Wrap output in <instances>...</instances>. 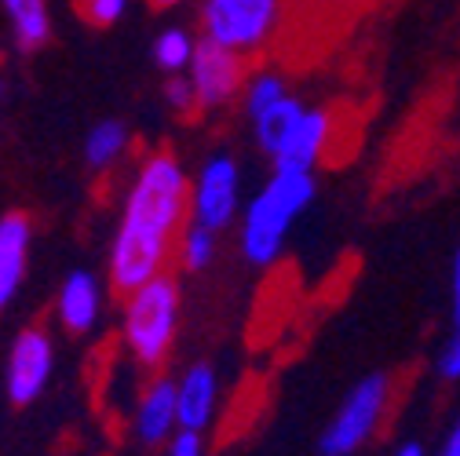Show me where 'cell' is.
Instances as JSON below:
<instances>
[{
    "mask_svg": "<svg viewBox=\"0 0 460 456\" xmlns=\"http://www.w3.org/2000/svg\"><path fill=\"white\" fill-rule=\"evenodd\" d=\"M190 223V172L172 150L139 157L125 183L121 212L106 249V289L128 296L150 277L172 270L176 241Z\"/></svg>",
    "mask_w": 460,
    "mask_h": 456,
    "instance_id": "6da1fadb",
    "label": "cell"
},
{
    "mask_svg": "<svg viewBox=\"0 0 460 456\" xmlns=\"http://www.w3.org/2000/svg\"><path fill=\"white\" fill-rule=\"evenodd\" d=\"M180 325H183V285L172 270L150 277L146 285L121 296V321H118L121 351L146 376L164 373L172 351H176Z\"/></svg>",
    "mask_w": 460,
    "mask_h": 456,
    "instance_id": "7a4b0ae2",
    "label": "cell"
},
{
    "mask_svg": "<svg viewBox=\"0 0 460 456\" xmlns=\"http://www.w3.org/2000/svg\"><path fill=\"white\" fill-rule=\"evenodd\" d=\"M314 172H270V180L245 197L238 215V252L249 267H270L285 252L293 226L314 205Z\"/></svg>",
    "mask_w": 460,
    "mask_h": 456,
    "instance_id": "3957f363",
    "label": "cell"
},
{
    "mask_svg": "<svg viewBox=\"0 0 460 456\" xmlns=\"http://www.w3.org/2000/svg\"><path fill=\"white\" fill-rule=\"evenodd\" d=\"M293 15V0H198L201 40H212L242 59L267 55Z\"/></svg>",
    "mask_w": 460,
    "mask_h": 456,
    "instance_id": "277c9868",
    "label": "cell"
},
{
    "mask_svg": "<svg viewBox=\"0 0 460 456\" xmlns=\"http://www.w3.org/2000/svg\"><path fill=\"white\" fill-rule=\"evenodd\" d=\"M387 406H391V376L387 373L362 376L348 394H343L340 409L325 424V431L318 438V452L322 456H351V452H358L376 434V427L384 424Z\"/></svg>",
    "mask_w": 460,
    "mask_h": 456,
    "instance_id": "5b68a950",
    "label": "cell"
},
{
    "mask_svg": "<svg viewBox=\"0 0 460 456\" xmlns=\"http://www.w3.org/2000/svg\"><path fill=\"white\" fill-rule=\"evenodd\" d=\"M242 205H245V190H242L238 157L226 150L208 153L190 176V223L205 226L212 234H223L238 223Z\"/></svg>",
    "mask_w": 460,
    "mask_h": 456,
    "instance_id": "8992f818",
    "label": "cell"
},
{
    "mask_svg": "<svg viewBox=\"0 0 460 456\" xmlns=\"http://www.w3.org/2000/svg\"><path fill=\"white\" fill-rule=\"evenodd\" d=\"M55 376V336L48 325H22L4 355V394L15 409L40 402Z\"/></svg>",
    "mask_w": 460,
    "mask_h": 456,
    "instance_id": "52a82bcc",
    "label": "cell"
},
{
    "mask_svg": "<svg viewBox=\"0 0 460 456\" xmlns=\"http://www.w3.org/2000/svg\"><path fill=\"white\" fill-rule=\"evenodd\" d=\"M249 59L242 55L226 51L212 40H201L194 59H190V70H187V81L194 88V99H198V113H219L226 106H234L242 99V88L249 81Z\"/></svg>",
    "mask_w": 460,
    "mask_h": 456,
    "instance_id": "ba28073f",
    "label": "cell"
},
{
    "mask_svg": "<svg viewBox=\"0 0 460 456\" xmlns=\"http://www.w3.org/2000/svg\"><path fill=\"white\" fill-rule=\"evenodd\" d=\"M332 128H336V118L325 106H307L304 102V110L296 113L289 132L281 136V143L267 157L270 168L274 172H314V164L332 146Z\"/></svg>",
    "mask_w": 460,
    "mask_h": 456,
    "instance_id": "9c48e42d",
    "label": "cell"
},
{
    "mask_svg": "<svg viewBox=\"0 0 460 456\" xmlns=\"http://www.w3.org/2000/svg\"><path fill=\"white\" fill-rule=\"evenodd\" d=\"M106 311V281L95 270H70L55 293V321L70 336H92Z\"/></svg>",
    "mask_w": 460,
    "mask_h": 456,
    "instance_id": "30bf717a",
    "label": "cell"
},
{
    "mask_svg": "<svg viewBox=\"0 0 460 456\" xmlns=\"http://www.w3.org/2000/svg\"><path fill=\"white\" fill-rule=\"evenodd\" d=\"M219 398H223V383L212 362H190L180 376H176V424L180 431H194V434H208V427L216 424L219 413Z\"/></svg>",
    "mask_w": 460,
    "mask_h": 456,
    "instance_id": "8fae6325",
    "label": "cell"
},
{
    "mask_svg": "<svg viewBox=\"0 0 460 456\" xmlns=\"http://www.w3.org/2000/svg\"><path fill=\"white\" fill-rule=\"evenodd\" d=\"M180 431L176 424V376H150L132 406V434L146 449H164L168 438Z\"/></svg>",
    "mask_w": 460,
    "mask_h": 456,
    "instance_id": "7c38bea8",
    "label": "cell"
},
{
    "mask_svg": "<svg viewBox=\"0 0 460 456\" xmlns=\"http://www.w3.org/2000/svg\"><path fill=\"white\" fill-rule=\"evenodd\" d=\"M30 256H33V219L26 212H4L0 215V314L22 296Z\"/></svg>",
    "mask_w": 460,
    "mask_h": 456,
    "instance_id": "4fadbf2b",
    "label": "cell"
},
{
    "mask_svg": "<svg viewBox=\"0 0 460 456\" xmlns=\"http://www.w3.org/2000/svg\"><path fill=\"white\" fill-rule=\"evenodd\" d=\"M0 8H4L12 40H15L19 51L33 55L51 40L55 22H51V4L48 0H0Z\"/></svg>",
    "mask_w": 460,
    "mask_h": 456,
    "instance_id": "5bb4252c",
    "label": "cell"
},
{
    "mask_svg": "<svg viewBox=\"0 0 460 456\" xmlns=\"http://www.w3.org/2000/svg\"><path fill=\"white\" fill-rule=\"evenodd\" d=\"M128 146H132V128L121 118H102L88 128L81 157H84V164L92 168V172L102 176V172H110V168H118L125 161Z\"/></svg>",
    "mask_w": 460,
    "mask_h": 456,
    "instance_id": "9a60e30c",
    "label": "cell"
},
{
    "mask_svg": "<svg viewBox=\"0 0 460 456\" xmlns=\"http://www.w3.org/2000/svg\"><path fill=\"white\" fill-rule=\"evenodd\" d=\"M201 37H194L187 26H164L154 44H150V55H154V66L164 74V77H180L190 70V59L198 51Z\"/></svg>",
    "mask_w": 460,
    "mask_h": 456,
    "instance_id": "2e32d148",
    "label": "cell"
},
{
    "mask_svg": "<svg viewBox=\"0 0 460 456\" xmlns=\"http://www.w3.org/2000/svg\"><path fill=\"white\" fill-rule=\"evenodd\" d=\"M304 110V99L300 95H285V99H278L274 106H267L263 113H256V118H249V128H252V139H256V146L270 157L274 153V146L281 143V136L289 132V125L296 121V113Z\"/></svg>",
    "mask_w": 460,
    "mask_h": 456,
    "instance_id": "e0dca14e",
    "label": "cell"
},
{
    "mask_svg": "<svg viewBox=\"0 0 460 456\" xmlns=\"http://www.w3.org/2000/svg\"><path fill=\"white\" fill-rule=\"evenodd\" d=\"M216 259H219V234L205 231L198 223H187L180 241H176V259L172 263H176L183 274H205Z\"/></svg>",
    "mask_w": 460,
    "mask_h": 456,
    "instance_id": "ac0fdd59",
    "label": "cell"
},
{
    "mask_svg": "<svg viewBox=\"0 0 460 456\" xmlns=\"http://www.w3.org/2000/svg\"><path fill=\"white\" fill-rule=\"evenodd\" d=\"M289 95V81H285L278 70H249V81L242 88V110H245V118H256V113H263L267 106H274L278 99Z\"/></svg>",
    "mask_w": 460,
    "mask_h": 456,
    "instance_id": "d6986e66",
    "label": "cell"
},
{
    "mask_svg": "<svg viewBox=\"0 0 460 456\" xmlns=\"http://www.w3.org/2000/svg\"><path fill=\"white\" fill-rule=\"evenodd\" d=\"M132 8V0H77V15L81 22L95 26V30H110L118 26Z\"/></svg>",
    "mask_w": 460,
    "mask_h": 456,
    "instance_id": "ffe728a7",
    "label": "cell"
},
{
    "mask_svg": "<svg viewBox=\"0 0 460 456\" xmlns=\"http://www.w3.org/2000/svg\"><path fill=\"white\" fill-rule=\"evenodd\" d=\"M161 95H164V106L176 113V118H194V113H198V99H194V88H190L187 74H180V77H164Z\"/></svg>",
    "mask_w": 460,
    "mask_h": 456,
    "instance_id": "44dd1931",
    "label": "cell"
},
{
    "mask_svg": "<svg viewBox=\"0 0 460 456\" xmlns=\"http://www.w3.org/2000/svg\"><path fill=\"white\" fill-rule=\"evenodd\" d=\"M438 376L442 380H460V325H456V332L446 339V347L438 351Z\"/></svg>",
    "mask_w": 460,
    "mask_h": 456,
    "instance_id": "7402d4cb",
    "label": "cell"
},
{
    "mask_svg": "<svg viewBox=\"0 0 460 456\" xmlns=\"http://www.w3.org/2000/svg\"><path fill=\"white\" fill-rule=\"evenodd\" d=\"M164 456H205V434L176 431L164 445Z\"/></svg>",
    "mask_w": 460,
    "mask_h": 456,
    "instance_id": "603a6c76",
    "label": "cell"
},
{
    "mask_svg": "<svg viewBox=\"0 0 460 456\" xmlns=\"http://www.w3.org/2000/svg\"><path fill=\"white\" fill-rule=\"evenodd\" d=\"M304 4L307 8H314L318 15H355L358 8H366L369 4V0H304Z\"/></svg>",
    "mask_w": 460,
    "mask_h": 456,
    "instance_id": "cb8c5ba5",
    "label": "cell"
},
{
    "mask_svg": "<svg viewBox=\"0 0 460 456\" xmlns=\"http://www.w3.org/2000/svg\"><path fill=\"white\" fill-rule=\"evenodd\" d=\"M438 456H460V420L453 424V431H449V438H446V445H442Z\"/></svg>",
    "mask_w": 460,
    "mask_h": 456,
    "instance_id": "d4e9b609",
    "label": "cell"
},
{
    "mask_svg": "<svg viewBox=\"0 0 460 456\" xmlns=\"http://www.w3.org/2000/svg\"><path fill=\"white\" fill-rule=\"evenodd\" d=\"M453 314L460 325V252H456V267H453Z\"/></svg>",
    "mask_w": 460,
    "mask_h": 456,
    "instance_id": "484cf974",
    "label": "cell"
},
{
    "mask_svg": "<svg viewBox=\"0 0 460 456\" xmlns=\"http://www.w3.org/2000/svg\"><path fill=\"white\" fill-rule=\"evenodd\" d=\"M394 456H424V445L420 442H406V445H398Z\"/></svg>",
    "mask_w": 460,
    "mask_h": 456,
    "instance_id": "4316f807",
    "label": "cell"
},
{
    "mask_svg": "<svg viewBox=\"0 0 460 456\" xmlns=\"http://www.w3.org/2000/svg\"><path fill=\"white\" fill-rule=\"evenodd\" d=\"M146 4H150L154 12H172V8H180L183 0H146Z\"/></svg>",
    "mask_w": 460,
    "mask_h": 456,
    "instance_id": "83f0119b",
    "label": "cell"
}]
</instances>
